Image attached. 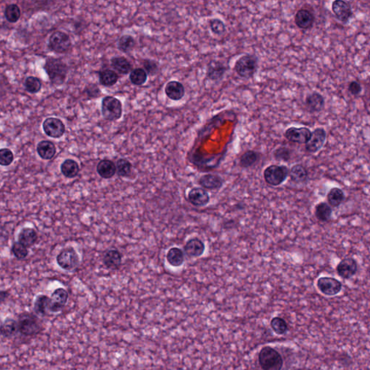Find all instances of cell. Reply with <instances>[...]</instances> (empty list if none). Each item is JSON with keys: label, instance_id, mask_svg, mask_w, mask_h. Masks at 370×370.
Returning <instances> with one entry per match:
<instances>
[{"label": "cell", "instance_id": "cell-40", "mask_svg": "<svg viewBox=\"0 0 370 370\" xmlns=\"http://www.w3.org/2000/svg\"><path fill=\"white\" fill-rule=\"evenodd\" d=\"M118 49L124 53H128L133 50L136 46V41L134 38L130 35H124L121 36L118 41Z\"/></svg>", "mask_w": 370, "mask_h": 370}, {"label": "cell", "instance_id": "cell-38", "mask_svg": "<svg viewBox=\"0 0 370 370\" xmlns=\"http://www.w3.org/2000/svg\"><path fill=\"white\" fill-rule=\"evenodd\" d=\"M147 79L148 73L143 68H136L130 74V80L132 83L138 86L145 84Z\"/></svg>", "mask_w": 370, "mask_h": 370}, {"label": "cell", "instance_id": "cell-26", "mask_svg": "<svg viewBox=\"0 0 370 370\" xmlns=\"http://www.w3.org/2000/svg\"><path fill=\"white\" fill-rule=\"evenodd\" d=\"M333 209L326 202L317 203L314 208V216L320 222H329L332 219Z\"/></svg>", "mask_w": 370, "mask_h": 370}, {"label": "cell", "instance_id": "cell-3", "mask_svg": "<svg viewBox=\"0 0 370 370\" xmlns=\"http://www.w3.org/2000/svg\"><path fill=\"white\" fill-rule=\"evenodd\" d=\"M258 57L246 54L236 60L233 70L241 78L250 79L258 72Z\"/></svg>", "mask_w": 370, "mask_h": 370}, {"label": "cell", "instance_id": "cell-5", "mask_svg": "<svg viewBox=\"0 0 370 370\" xmlns=\"http://www.w3.org/2000/svg\"><path fill=\"white\" fill-rule=\"evenodd\" d=\"M290 176V169L284 165L272 164L263 171V177L268 185L278 187L282 185Z\"/></svg>", "mask_w": 370, "mask_h": 370}, {"label": "cell", "instance_id": "cell-48", "mask_svg": "<svg viewBox=\"0 0 370 370\" xmlns=\"http://www.w3.org/2000/svg\"><path fill=\"white\" fill-rule=\"evenodd\" d=\"M84 93L89 98H96L101 96V90L96 84L90 83L84 89Z\"/></svg>", "mask_w": 370, "mask_h": 370}, {"label": "cell", "instance_id": "cell-33", "mask_svg": "<svg viewBox=\"0 0 370 370\" xmlns=\"http://www.w3.org/2000/svg\"><path fill=\"white\" fill-rule=\"evenodd\" d=\"M345 199V194L338 187H333L327 195L328 203L333 208L339 207Z\"/></svg>", "mask_w": 370, "mask_h": 370}, {"label": "cell", "instance_id": "cell-31", "mask_svg": "<svg viewBox=\"0 0 370 370\" xmlns=\"http://www.w3.org/2000/svg\"><path fill=\"white\" fill-rule=\"evenodd\" d=\"M260 153L253 150L244 152L239 158V166L244 169L252 167L260 160Z\"/></svg>", "mask_w": 370, "mask_h": 370}, {"label": "cell", "instance_id": "cell-11", "mask_svg": "<svg viewBox=\"0 0 370 370\" xmlns=\"http://www.w3.org/2000/svg\"><path fill=\"white\" fill-rule=\"evenodd\" d=\"M284 136L287 141L293 144H306L312 136V132L305 127H291L285 130Z\"/></svg>", "mask_w": 370, "mask_h": 370}, {"label": "cell", "instance_id": "cell-21", "mask_svg": "<svg viewBox=\"0 0 370 370\" xmlns=\"http://www.w3.org/2000/svg\"><path fill=\"white\" fill-rule=\"evenodd\" d=\"M314 20L313 14L307 9H298L295 17V24L300 29H309L313 25Z\"/></svg>", "mask_w": 370, "mask_h": 370}, {"label": "cell", "instance_id": "cell-44", "mask_svg": "<svg viewBox=\"0 0 370 370\" xmlns=\"http://www.w3.org/2000/svg\"><path fill=\"white\" fill-rule=\"evenodd\" d=\"M292 151L289 148L285 146H279L274 152L275 159L278 161L287 162L290 161Z\"/></svg>", "mask_w": 370, "mask_h": 370}, {"label": "cell", "instance_id": "cell-50", "mask_svg": "<svg viewBox=\"0 0 370 370\" xmlns=\"http://www.w3.org/2000/svg\"><path fill=\"white\" fill-rule=\"evenodd\" d=\"M8 296H9L8 292H5V291H1V295H0V296H1V302H3V301H4V300L6 299V298L8 297Z\"/></svg>", "mask_w": 370, "mask_h": 370}, {"label": "cell", "instance_id": "cell-25", "mask_svg": "<svg viewBox=\"0 0 370 370\" xmlns=\"http://www.w3.org/2000/svg\"><path fill=\"white\" fill-rule=\"evenodd\" d=\"M291 180L296 184L305 183L309 178L307 169L301 164H295L290 170Z\"/></svg>", "mask_w": 370, "mask_h": 370}, {"label": "cell", "instance_id": "cell-14", "mask_svg": "<svg viewBox=\"0 0 370 370\" xmlns=\"http://www.w3.org/2000/svg\"><path fill=\"white\" fill-rule=\"evenodd\" d=\"M69 298L68 291L63 288L57 289L52 293L49 302V311L53 313L61 312L64 309Z\"/></svg>", "mask_w": 370, "mask_h": 370}, {"label": "cell", "instance_id": "cell-39", "mask_svg": "<svg viewBox=\"0 0 370 370\" xmlns=\"http://www.w3.org/2000/svg\"><path fill=\"white\" fill-rule=\"evenodd\" d=\"M209 25L211 32L216 36H222L226 33V26H225L224 22L218 17L210 19Z\"/></svg>", "mask_w": 370, "mask_h": 370}, {"label": "cell", "instance_id": "cell-49", "mask_svg": "<svg viewBox=\"0 0 370 370\" xmlns=\"http://www.w3.org/2000/svg\"><path fill=\"white\" fill-rule=\"evenodd\" d=\"M349 90L352 95L357 96V95H359L361 93V85H360V82H357V81H352V82L349 84Z\"/></svg>", "mask_w": 370, "mask_h": 370}, {"label": "cell", "instance_id": "cell-8", "mask_svg": "<svg viewBox=\"0 0 370 370\" xmlns=\"http://www.w3.org/2000/svg\"><path fill=\"white\" fill-rule=\"evenodd\" d=\"M49 48L55 53H66L72 46L69 35L63 31H57L52 33L49 39Z\"/></svg>", "mask_w": 370, "mask_h": 370}, {"label": "cell", "instance_id": "cell-47", "mask_svg": "<svg viewBox=\"0 0 370 370\" xmlns=\"http://www.w3.org/2000/svg\"><path fill=\"white\" fill-rule=\"evenodd\" d=\"M144 67L146 72L149 75L153 76L158 72V63L151 60H146L144 62Z\"/></svg>", "mask_w": 370, "mask_h": 370}, {"label": "cell", "instance_id": "cell-23", "mask_svg": "<svg viewBox=\"0 0 370 370\" xmlns=\"http://www.w3.org/2000/svg\"><path fill=\"white\" fill-rule=\"evenodd\" d=\"M305 105L309 112H319L325 106V99L320 93L314 92L306 96Z\"/></svg>", "mask_w": 370, "mask_h": 370}, {"label": "cell", "instance_id": "cell-18", "mask_svg": "<svg viewBox=\"0 0 370 370\" xmlns=\"http://www.w3.org/2000/svg\"><path fill=\"white\" fill-rule=\"evenodd\" d=\"M206 250V245L201 239L197 237L191 238L184 246V252L190 258H200Z\"/></svg>", "mask_w": 370, "mask_h": 370}, {"label": "cell", "instance_id": "cell-16", "mask_svg": "<svg viewBox=\"0 0 370 370\" xmlns=\"http://www.w3.org/2000/svg\"><path fill=\"white\" fill-rule=\"evenodd\" d=\"M187 200L195 207H203L210 203V195L203 187H193L189 191Z\"/></svg>", "mask_w": 370, "mask_h": 370}, {"label": "cell", "instance_id": "cell-1", "mask_svg": "<svg viewBox=\"0 0 370 370\" xmlns=\"http://www.w3.org/2000/svg\"><path fill=\"white\" fill-rule=\"evenodd\" d=\"M44 69L53 85H61L66 80L69 68L62 59L49 57L46 60Z\"/></svg>", "mask_w": 370, "mask_h": 370}, {"label": "cell", "instance_id": "cell-24", "mask_svg": "<svg viewBox=\"0 0 370 370\" xmlns=\"http://www.w3.org/2000/svg\"><path fill=\"white\" fill-rule=\"evenodd\" d=\"M39 156L44 160H51L57 153L56 146L49 141H42L36 147Z\"/></svg>", "mask_w": 370, "mask_h": 370}, {"label": "cell", "instance_id": "cell-2", "mask_svg": "<svg viewBox=\"0 0 370 370\" xmlns=\"http://www.w3.org/2000/svg\"><path fill=\"white\" fill-rule=\"evenodd\" d=\"M18 332L25 337L37 336L44 329L42 322L37 314L23 312L17 319Z\"/></svg>", "mask_w": 370, "mask_h": 370}, {"label": "cell", "instance_id": "cell-13", "mask_svg": "<svg viewBox=\"0 0 370 370\" xmlns=\"http://www.w3.org/2000/svg\"><path fill=\"white\" fill-rule=\"evenodd\" d=\"M43 130L49 137L60 138L64 136L65 125L63 121L55 117H49L43 122Z\"/></svg>", "mask_w": 370, "mask_h": 370}, {"label": "cell", "instance_id": "cell-36", "mask_svg": "<svg viewBox=\"0 0 370 370\" xmlns=\"http://www.w3.org/2000/svg\"><path fill=\"white\" fill-rule=\"evenodd\" d=\"M49 302H50V297L47 295H39L36 298L34 301L35 312L38 315L45 316L49 311Z\"/></svg>", "mask_w": 370, "mask_h": 370}, {"label": "cell", "instance_id": "cell-30", "mask_svg": "<svg viewBox=\"0 0 370 370\" xmlns=\"http://www.w3.org/2000/svg\"><path fill=\"white\" fill-rule=\"evenodd\" d=\"M62 174L65 177L73 179L77 177V174L80 172V166L78 163L73 159H66L60 166Z\"/></svg>", "mask_w": 370, "mask_h": 370}, {"label": "cell", "instance_id": "cell-41", "mask_svg": "<svg viewBox=\"0 0 370 370\" xmlns=\"http://www.w3.org/2000/svg\"><path fill=\"white\" fill-rule=\"evenodd\" d=\"M24 87L26 91L30 93H37L40 91L42 84L41 81L38 77L30 76L25 79Z\"/></svg>", "mask_w": 370, "mask_h": 370}, {"label": "cell", "instance_id": "cell-27", "mask_svg": "<svg viewBox=\"0 0 370 370\" xmlns=\"http://www.w3.org/2000/svg\"><path fill=\"white\" fill-rule=\"evenodd\" d=\"M17 239L19 242L21 243L25 247L28 248V247H32L33 244L36 242L38 239V234L33 228L26 227L20 230L17 236Z\"/></svg>", "mask_w": 370, "mask_h": 370}, {"label": "cell", "instance_id": "cell-10", "mask_svg": "<svg viewBox=\"0 0 370 370\" xmlns=\"http://www.w3.org/2000/svg\"><path fill=\"white\" fill-rule=\"evenodd\" d=\"M228 71L229 67L223 62L217 60H210L206 65V78L214 82L222 80Z\"/></svg>", "mask_w": 370, "mask_h": 370}, {"label": "cell", "instance_id": "cell-37", "mask_svg": "<svg viewBox=\"0 0 370 370\" xmlns=\"http://www.w3.org/2000/svg\"><path fill=\"white\" fill-rule=\"evenodd\" d=\"M4 16L9 23H16L21 16L20 7L16 4H8L4 9Z\"/></svg>", "mask_w": 370, "mask_h": 370}, {"label": "cell", "instance_id": "cell-7", "mask_svg": "<svg viewBox=\"0 0 370 370\" xmlns=\"http://www.w3.org/2000/svg\"><path fill=\"white\" fill-rule=\"evenodd\" d=\"M57 263L62 269L71 271L79 266L80 258L74 249L72 247H68L62 250L57 255Z\"/></svg>", "mask_w": 370, "mask_h": 370}, {"label": "cell", "instance_id": "cell-12", "mask_svg": "<svg viewBox=\"0 0 370 370\" xmlns=\"http://www.w3.org/2000/svg\"><path fill=\"white\" fill-rule=\"evenodd\" d=\"M358 263L352 257H346L338 263L336 268L338 276L344 280H349L358 272Z\"/></svg>", "mask_w": 370, "mask_h": 370}, {"label": "cell", "instance_id": "cell-6", "mask_svg": "<svg viewBox=\"0 0 370 370\" xmlns=\"http://www.w3.org/2000/svg\"><path fill=\"white\" fill-rule=\"evenodd\" d=\"M101 113L106 120L112 122L120 120L122 116V103L115 97H104L101 101Z\"/></svg>", "mask_w": 370, "mask_h": 370}, {"label": "cell", "instance_id": "cell-17", "mask_svg": "<svg viewBox=\"0 0 370 370\" xmlns=\"http://www.w3.org/2000/svg\"><path fill=\"white\" fill-rule=\"evenodd\" d=\"M165 94L171 101H181L185 96V88L182 82L171 80L166 83L164 88Z\"/></svg>", "mask_w": 370, "mask_h": 370}, {"label": "cell", "instance_id": "cell-46", "mask_svg": "<svg viewBox=\"0 0 370 370\" xmlns=\"http://www.w3.org/2000/svg\"><path fill=\"white\" fill-rule=\"evenodd\" d=\"M14 161V155L9 148H1L0 150V164L2 166H8Z\"/></svg>", "mask_w": 370, "mask_h": 370}, {"label": "cell", "instance_id": "cell-45", "mask_svg": "<svg viewBox=\"0 0 370 370\" xmlns=\"http://www.w3.org/2000/svg\"><path fill=\"white\" fill-rule=\"evenodd\" d=\"M11 251H12V254L15 255V258L18 259V260H23L28 255V248L19 241L14 243Z\"/></svg>", "mask_w": 370, "mask_h": 370}, {"label": "cell", "instance_id": "cell-34", "mask_svg": "<svg viewBox=\"0 0 370 370\" xmlns=\"http://www.w3.org/2000/svg\"><path fill=\"white\" fill-rule=\"evenodd\" d=\"M17 332H18L17 320L7 317L1 322V335L3 338H12Z\"/></svg>", "mask_w": 370, "mask_h": 370}, {"label": "cell", "instance_id": "cell-19", "mask_svg": "<svg viewBox=\"0 0 370 370\" xmlns=\"http://www.w3.org/2000/svg\"><path fill=\"white\" fill-rule=\"evenodd\" d=\"M332 10L340 21L346 23L352 15V7L349 3L342 0H336L332 4Z\"/></svg>", "mask_w": 370, "mask_h": 370}, {"label": "cell", "instance_id": "cell-43", "mask_svg": "<svg viewBox=\"0 0 370 370\" xmlns=\"http://www.w3.org/2000/svg\"><path fill=\"white\" fill-rule=\"evenodd\" d=\"M271 326L277 335L285 334L288 330L287 322L280 317H274L271 320Z\"/></svg>", "mask_w": 370, "mask_h": 370}, {"label": "cell", "instance_id": "cell-35", "mask_svg": "<svg viewBox=\"0 0 370 370\" xmlns=\"http://www.w3.org/2000/svg\"><path fill=\"white\" fill-rule=\"evenodd\" d=\"M118 80V74L112 70H103L99 72L100 84L105 87L113 86L117 83Z\"/></svg>", "mask_w": 370, "mask_h": 370}, {"label": "cell", "instance_id": "cell-4", "mask_svg": "<svg viewBox=\"0 0 370 370\" xmlns=\"http://www.w3.org/2000/svg\"><path fill=\"white\" fill-rule=\"evenodd\" d=\"M258 360L263 370H282L284 365L282 355L271 346H265L260 350Z\"/></svg>", "mask_w": 370, "mask_h": 370}, {"label": "cell", "instance_id": "cell-28", "mask_svg": "<svg viewBox=\"0 0 370 370\" xmlns=\"http://www.w3.org/2000/svg\"><path fill=\"white\" fill-rule=\"evenodd\" d=\"M105 266L109 269L117 270L122 264V255L117 250H110L105 253L104 257Z\"/></svg>", "mask_w": 370, "mask_h": 370}, {"label": "cell", "instance_id": "cell-20", "mask_svg": "<svg viewBox=\"0 0 370 370\" xmlns=\"http://www.w3.org/2000/svg\"><path fill=\"white\" fill-rule=\"evenodd\" d=\"M198 184L205 190H217L223 187V179L217 174H204L198 179Z\"/></svg>", "mask_w": 370, "mask_h": 370}, {"label": "cell", "instance_id": "cell-29", "mask_svg": "<svg viewBox=\"0 0 370 370\" xmlns=\"http://www.w3.org/2000/svg\"><path fill=\"white\" fill-rule=\"evenodd\" d=\"M166 260L170 266L176 268L182 266L185 262V253L179 247H172L166 254Z\"/></svg>", "mask_w": 370, "mask_h": 370}, {"label": "cell", "instance_id": "cell-32", "mask_svg": "<svg viewBox=\"0 0 370 370\" xmlns=\"http://www.w3.org/2000/svg\"><path fill=\"white\" fill-rule=\"evenodd\" d=\"M111 65L112 68L120 74H127L133 71L131 63L125 57H113L111 60Z\"/></svg>", "mask_w": 370, "mask_h": 370}, {"label": "cell", "instance_id": "cell-15", "mask_svg": "<svg viewBox=\"0 0 370 370\" xmlns=\"http://www.w3.org/2000/svg\"><path fill=\"white\" fill-rule=\"evenodd\" d=\"M326 140V133L322 128H317L312 133V136L305 144L306 151L310 153L318 152L323 147Z\"/></svg>", "mask_w": 370, "mask_h": 370}, {"label": "cell", "instance_id": "cell-22", "mask_svg": "<svg viewBox=\"0 0 370 370\" xmlns=\"http://www.w3.org/2000/svg\"><path fill=\"white\" fill-rule=\"evenodd\" d=\"M96 171L100 177L104 179H110L115 175L117 166L114 162L108 159H103L98 162Z\"/></svg>", "mask_w": 370, "mask_h": 370}, {"label": "cell", "instance_id": "cell-42", "mask_svg": "<svg viewBox=\"0 0 370 370\" xmlns=\"http://www.w3.org/2000/svg\"><path fill=\"white\" fill-rule=\"evenodd\" d=\"M117 173L120 177H127L131 174L132 163L125 158H120L116 163Z\"/></svg>", "mask_w": 370, "mask_h": 370}, {"label": "cell", "instance_id": "cell-9", "mask_svg": "<svg viewBox=\"0 0 370 370\" xmlns=\"http://www.w3.org/2000/svg\"><path fill=\"white\" fill-rule=\"evenodd\" d=\"M317 287L322 295L333 296H336L341 292L343 284L335 278L322 276L317 279Z\"/></svg>", "mask_w": 370, "mask_h": 370}]
</instances>
